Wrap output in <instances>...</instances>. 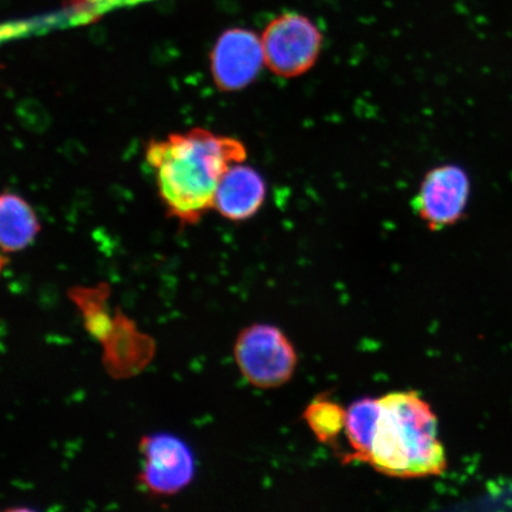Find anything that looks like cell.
<instances>
[{"instance_id": "obj_11", "label": "cell", "mask_w": 512, "mask_h": 512, "mask_svg": "<svg viewBox=\"0 0 512 512\" xmlns=\"http://www.w3.org/2000/svg\"><path fill=\"white\" fill-rule=\"evenodd\" d=\"M380 415L379 399L358 400L349 407L344 428L352 450L347 457L348 460H357V462L369 464Z\"/></svg>"}, {"instance_id": "obj_10", "label": "cell", "mask_w": 512, "mask_h": 512, "mask_svg": "<svg viewBox=\"0 0 512 512\" xmlns=\"http://www.w3.org/2000/svg\"><path fill=\"white\" fill-rule=\"evenodd\" d=\"M41 226L34 209L14 192L0 198V242L4 253H17L31 245Z\"/></svg>"}, {"instance_id": "obj_8", "label": "cell", "mask_w": 512, "mask_h": 512, "mask_svg": "<svg viewBox=\"0 0 512 512\" xmlns=\"http://www.w3.org/2000/svg\"><path fill=\"white\" fill-rule=\"evenodd\" d=\"M102 345V364L113 380L142 374L156 355V342L138 329L136 322L117 307L110 336Z\"/></svg>"}, {"instance_id": "obj_2", "label": "cell", "mask_w": 512, "mask_h": 512, "mask_svg": "<svg viewBox=\"0 0 512 512\" xmlns=\"http://www.w3.org/2000/svg\"><path fill=\"white\" fill-rule=\"evenodd\" d=\"M369 464L377 472L395 478L439 476L446 469L438 419L415 392L382 396Z\"/></svg>"}, {"instance_id": "obj_1", "label": "cell", "mask_w": 512, "mask_h": 512, "mask_svg": "<svg viewBox=\"0 0 512 512\" xmlns=\"http://www.w3.org/2000/svg\"><path fill=\"white\" fill-rule=\"evenodd\" d=\"M246 158V146L238 139L203 128L152 139L146 146V162L155 170L160 200L182 228L200 222L214 209L222 176Z\"/></svg>"}, {"instance_id": "obj_7", "label": "cell", "mask_w": 512, "mask_h": 512, "mask_svg": "<svg viewBox=\"0 0 512 512\" xmlns=\"http://www.w3.org/2000/svg\"><path fill=\"white\" fill-rule=\"evenodd\" d=\"M265 64L261 37L247 29L224 31L210 54V72L222 92L251 85Z\"/></svg>"}, {"instance_id": "obj_6", "label": "cell", "mask_w": 512, "mask_h": 512, "mask_svg": "<svg viewBox=\"0 0 512 512\" xmlns=\"http://www.w3.org/2000/svg\"><path fill=\"white\" fill-rule=\"evenodd\" d=\"M470 192V178L464 169L453 164L441 165L422 179L414 209L428 228L444 229L463 219Z\"/></svg>"}, {"instance_id": "obj_13", "label": "cell", "mask_w": 512, "mask_h": 512, "mask_svg": "<svg viewBox=\"0 0 512 512\" xmlns=\"http://www.w3.org/2000/svg\"><path fill=\"white\" fill-rule=\"evenodd\" d=\"M304 419L320 443L332 444L344 431L347 411L328 398H316L304 412Z\"/></svg>"}, {"instance_id": "obj_5", "label": "cell", "mask_w": 512, "mask_h": 512, "mask_svg": "<svg viewBox=\"0 0 512 512\" xmlns=\"http://www.w3.org/2000/svg\"><path fill=\"white\" fill-rule=\"evenodd\" d=\"M139 452L144 457L138 482L152 496L179 494L195 477V457L191 448L177 435L155 433L143 435Z\"/></svg>"}, {"instance_id": "obj_3", "label": "cell", "mask_w": 512, "mask_h": 512, "mask_svg": "<svg viewBox=\"0 0 512 512\" xmlns=\"http://www.w3.org/2000/svg\"><path fill=\"white\" fill-rule=\"evenodd\" d=\"M234 357L242 376L259 389L284 386L298 364L290 339L270 324H253L243 329L234 344Z\"/></svg>"}, {"instance_id": "obj_4", "label": "cell", "mask_w": 512, "mask_h": 512, "mask_svg": "<svg viewBox=\"0 0 512 512\" xmlns=\"http://www.w3.org/2000/svg\"><path fill=\"white\" fill-rule=\"evenodd\" d=\"M265 64L280 78L303 75L315 66L323 46V35L309 18L298 14L281 15L262 34Z\"/></svg>"}, {"instance_id": "obj_12", "label": "cell", "mask_w": 512, "mask_h": 512, "mask_svg": "<svg viewBox=\"0 0 512 512\" xmlns=\"http://www.w3.org/2000/svg\"><path fill=\"white\" fill-rule=\"evenodd\" d=\"M67 296L78 307L88 334L100 344L104 342L110 336L114 323L107 304L111 296L110 285L74 286L69 288Z\"/></svg>"}, {"instance_id": "obj_9", "label": "cell", "mask_w": 512, "mask_h": 512, "mask_svg": "<svg viewBox=\"0 0 512 512\" xmlns=\"http://www.w3.org/2000/svg\"><path fill=\"white\" fill-rule=\"evenodd\" d=\"M266 192L265 179L258 171L241 163L234 164L221 178L214 209L229 221H246L264 206Z\"/></svg>"}]
</instances>
